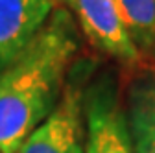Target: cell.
<instances>
[{
    "instance_id": "6da1fadb",
    "label": "cell",
    "mask_w": 155,
    "mask_h": 153,
    "mask_svg": "<svg viewBox=\"0 0 155 153\" xmlns=\"http://www.w3.org/2000/svg\"><path fill=\"white\" fill-rule=\"evenodd\" d=\"M78 52L80 30L63 6H55L33 41L0 74V153H17L55 109Z\"/></svg>"
},
{
    "instance_id": "7a4b0ae2",
    "label": "cell",
    "mask_w": 155,
    "mask_h": 153,
    "mask_svg": "<svg viewBox=\"0 0 155 153\" xmlns=\"http://www.w3.org/2000/svg\"><path fill=\"white\" fill-rule=\"evenodd\" d=\"M92 68L89 61L76 63L59 103L26 137L17 153H85V89Z\"/></svg>"
},
{
    "instance_id": "3957f363",
    "label": "cell",
    "mask_w": 155,
    "mask_h": 153,
    "mask_svg": "<svg viewBox=\"0 0 155 153\" xmlns=\"http://www.w3.org/2000/svg\"><path fill=\"white\" fill-rule=\"evenodd\" d=\"M85 153H135L124 98L113 74L105 72L85 89Z\"/></svg>"
},
{
    "instance_id": "277c9868",
    "label": "cell",
    "mask_w": 155,
    "mask_h": 153,
    "mask_svg": "<svg viewBox=\"0 0 155 153\" xmlns=\"http://www.w3.org/2000/svg\"><path fill=\"white\" fill-rule=\"evenodd\" d=\"M74 18L94 50L127 68L142 67L144 57L133 44L116 0H55Z\"/></svg>"
},
{
    "instance_id": "5b68a950",
    "label": "cell",
    "mask_w": 155,
    "mask_h": 153,
    "mask_svg": "<svg viewBox=\"0 0 155 153\" xmlns=\"http://www.w3.org/2000/svg\"><path fill=\"white\" fill-rule=\"evenodd\" d=\"M55 0H0V74L33 41Z\"/></svg>"
},
{
    "instance_id": "8992f818",
    "label": "cell",
    "mask_w": 155,
    "mask_h": 153,
    "mask_svg": "<svg viewBox=\"0 0 155 153\" xmlns=\"http://www.w3.org/2000/svg\"><path fill=\"white\" fill-rule=\"evenodd\" d=\"M135 153H155V70L139 67L124 94Z\"/></svg>"
},
{
    "instance_id": "52a82bcc",
    "label": "cell",
    "mask_w": 155,
    "mask_h": 153,
    "mask_svg": "<svg viewBox=\"0 0 155 153\" xmlns=\"http://www.w3.org/2000/svg\"><path fill=\"white\" fill-rule=\"evenodd\" d=\"M116 4L140 55L155 57V0H116Z\"/></svg>"
}]
</instances>
